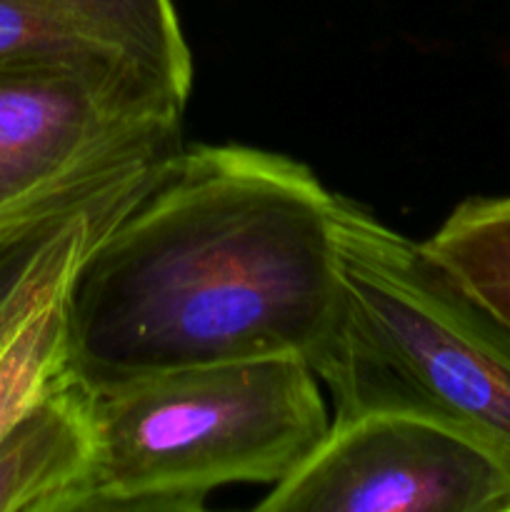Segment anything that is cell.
<instances>
[{
    "mask_svg": "<svg viewBox=\"0 0 510 512\" xmlns=\"http://www.w3.org/2000/svg\"><path fill=\"white\" fill-rule=\"evenodd\" d=\"M335 203L288 155L180 148L70 283L73 373L98 390L235 360L310 365L338 298Z\"/></svg>",
    "mask_w": 510,
    "mask_h": 512,
    "instance_id": "1",
    "label": "cell"
},
{
    "mask_svg": "<svg viewBox=\"0 0 510 512\" xmlns=\"http://www.w3.org/2000/svg\"><path fill=\"white\" fill-rule=\"evenodd\" d=\"M338 298L310 368L333 420L410 413L478 438L510 460V330L423 240L338 195Z\"/></svg>",
    "mask_w": 510,
    "mask_h": 512,
    "instance_id": "2",
    "label": "cell"
},
{
    "mask_svg": "<svg viewBox=\"0 0 510 512\" xmlns=\"http://www.w3.org/2000/svg\"><path fill=\"white\" fill-rule=\"evenodd\" d=\"M95 465L85 512H198L225 485H278L330 430L303 358L168 370L90 390Z\"/></svg>",
    "mask_w": 510,
    "mask_h": 512,
    "instance_id": "3",
    "label": "cell"
},
{
    "mask_svg": "<svg viewBox=\"0 0 510 512\" xmlns=\"http://www.w3.org/2000/svg\"><path fill=\"white\" fill-rule=\"evenodd\" d=\"M263 512H510V460L478 438L410 413L333 420Z\"/></svg>",
    "mask_w": 510,
    "mask_h": 512,
    "instance_id": "4",
    "label": "cell"
},
{
    "mask_svg": "<svg viewBox=\"0 0 510 512\" xmlns=\"http://www.w3.org/2000/svg\"><path fill=\"white\" fill-rule=\"evenodd\" d=\"M183 110L83 70H0V220L115 165L180 150Z\"/></svg>",
    "mask_w": 510,
    "mask_h": 512,
    "instance_id": "5",
    "label": "cell"
},
{
    "mask_svg": "<svg viewBox=\"0 0 510 512\" xmlns=\"http://www.w3.org/2000/svg\"><path fill=\"white\" fill-rule=\"evenodd\" d=\"M68 68L188 103L193 55L173 0H0V70Z\"/></svg>",
    "mask_w": 510,
    "mask_h": 512,
    "instance_id": "6",
    "label": "cell"
},
{
    "mask_svg": "<svg viewBox=\"0 0 510 512\" xmlns=\"http://www.w3.org/2000/svg\"><path fill=\"white\" fill-rule=\"evenodd\" d=\"M170 155L115 165L0 220V350L30 315L70 288L90 250L133 208Z\"/></svg>",
    "mask_w": 510,
    "mask_h": 512,
    "instance_id": "7",
    "label": "cell"
},
{
    "mask_svg": "<svg viewBox=\"0 0 510 512\" xmlns=\"http://www.w3.org/2000/svg\"><path fill=\"white\" fill-rule=\"evenodd\" d=\"M93 465V393L70 370L0 438V512H85Z\"/></svg>",
    "mask_w": 510,
    "mask_h": 512,
    "instance_id": "8",
    "label": "cell"
},
{
    "mask_svg": "<svg viewBox=\"0 0 510 512\" xmlns=\"http://www.w3.org/2000/svg\"><path fill=\"white\" fill-rule=\"evenodd\" d=\"M423 245L510 330V195L465 200Z\"/></svg>",
    "mask_w": 510,
    "mask_h": 512,
    "instance_id": "9",
    "label": "cell"
},
{
    "mask_svg": "<svg viewBox=\"0 0 510 512\" xmlns=\"http://www.w3.org/2000/svg\"><path fill=\"white\" fill-rule=\"evenodd\" d=\"M70 370L65 290L30 315L0 350V438Z\"/></svg>",
    "mask_w": 510,
    "mask_h": 512,
    "instance_id": "10",
    "label": "cell"
}]
</instances>
